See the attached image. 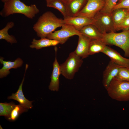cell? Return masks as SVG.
Here are the masks:
<instances>
[{
    "label": "cell",
    "mask_w": 129,
    "mask_h": 129,
    "mask_svg": "<svg viewBox=\"0 0 129 129\" xmlns=\"http://www.w3.org/2000/svg\"><path fill=\"white\" fill-rule=\"evenodd\" d=\"M121 67L111 60L109 62L103 72L102 75V84L106 90L112 80L117 75Z\"/></svg>",
    "instance_id": "obj_9"
},
{
    "label": "cell",
    "mask_w": 129,
    "mask_h": 129,
    "mask_svg": "<svg viewBox=\"0 0 129 129\" xmlns=\"http://www.w3.org/2000/svg\"><path fill=\"white\" fill-rule=\"evenodd\" d=\"M7 0H1V1L3 2L4 3L5 1H6Z\"/></svg>",
    "instance_id": "obj_30"
},
{
    "label": "cell",
    "mask_w": 129,
    "mask_h": 129,
    "mask_svg": "<svg viewBox=\"0 0 129 129\" xmlns=\"http://www.w3.org/2000/svg\"><path fill=\"white\" fill-rule=\"evenodd\" d=\"M115 78L119 80L129 81V68L121 67L117 75Z\"/></svg>",
    "instance_id": "obj_25"
},
{
    "label": "cell",
    "mask_w": 129,
    "mask_h": 129,
    "mask_svg": "<svg viewBox=\"0 0 129 129\" xmlns=\"http://www.w3.org/2000/svg\"><path fill=\"white\" fill-rule=\"evenodd\" d=\"M59 43L57 40L49 39L47 38H41L40 39H33L31 44L29 46L30 48L36 49L52 46H55Z\"/></svg>",
    "instance_id": "obj_18"
},
{
    "label": "cell",
    "mask_w": 129,
    "mask_h": 129,
    "mask_svg": "<svg viewBox=\"0 0 129 129\" xmlns=\"http://www.w3.org/2000/svg\"><path fill=\"white\" fill-rule=\"evenodd\" d=\"M39 12V9L35 4L28 6L20 0H7L4 3L0 15L3 17H6L14 14H20L32 19Z\"/></svg>",
    "instance_id": "obj_2"
},
{
    "label": "cell",
    "mask_w": 129,
    "mask_h": 129,
    "mask_svg": "<svg viewBox=\"0 0 129 129\" xmlns=\"http://www.w3.org/2000/svg\"><path fill=\"white\" fill-rule=\"evenodd\" d=\"M55 58L53 63V69L51 76V81L48 86L49 89L53 91H58L59 88V77L61 74L60 65L57 58V48H55Z\"/></svg>",
    "instance_id": "obj_10"
},
{
    "label": "cell",
    "mask_w": 129,
    "mask_h": 129,
    "mask_svg": "<svg viewBox=\"0 0 129 129\" xmlns=\"http://www.w3.org/2000/svg\"><path fill=\"white\" fill-rule=\"evenodd\" d=\"M28 109L20 104L16 105L7 118L10 120L15 121L21 113L27 111Z\"/></svg>",
    "instance_id": "obj_24"
},
{
    "label": "cell",
    "mask_w": 129,
    "mask_h": 129,
    "mask_svg": "<svg viewBox=\"0 0 129 129\" xmlns=\"http://www.w3.org/2000/svg\"><path fill=\"white\" fill-rule=\"evenodd\" d=\"M83 62L82 59L74 51L70 53L66 61L60 65L61 74L67 79H72Z\"/></svg>",
    "instance_id": "obj_5"
},
{
    "label": "cell",
    "mask_w": 129,
    "mask_h": 129,
    "mask_svg": "<svg viewBox=\"0 0 129 129\" xmlns=\"http://www.w3.org/2000/svg\"><path fill=\"white\" fill-rule=\"evenodd\" d=\"M92 24L102 34L115 32L116 30L111 13H104L99 11L94 17Z\"/></svg>",
    "instance_id": "obj_6"
},
{
    "label": "cell",
    "mask_w": 129,
    "mask_h": 129,
    "mask_svg": "<svg viewBox=\"0 0 129 129\" xmlns=\"http://www.w3.org/2000/svg\"></svg>",
    "instance_id": "obj_33"
},
{
    "label": "cell",
    "mask_w": 129,
    "mask_h": 129,
    "mask_svg": "<svg viewBox=\"0 0 129 129\" xmlns=\"http://www.w3.org/2000/svg\"><path fill=\"white\" fill-rule=\"evenodd\" d=\"M28 66V64H26L23 78L18 90L15 93H12L11 96H9L7 99L9 100L12 99L16 100L20 104L25 108L29 109L32 108L33 107L32 103L33 101H30L26 98L24 95L22 90V86L24 80L25 76Z\"/></svg>",
    "instance_id": "obj_11"
},
{
    "label": "cell",
    "mask_w": 129,
    "mask_h": 129,
    "mask_svg": "<svg viewBox=\"0 0 129 129\" xmlns=\"http://www.w3.org/2000/svg\"><path fill=\"white\" fill-rule=\"evenodd\" d=\"M64 2H67L70 1L72 0H62Z\"/></svg>",
    "instance_id": "obj_29"
},
{
    "label": "cell",
    "mask_w": 129,
    "mask_h": 129,
    "mask_svg": "<svg viewBox=\"0 0 129 129\" xmlns=\"http://www.w3.org/2000/svg\"><path fill=\"white\" fill-rule=\"evenodd\" d=\"M88 0H72L64 2L70 16H76L83 9Z\"/></svg>",
    "instance_id": "obj_16"
},
{
    "label": "cell",
    "mask_w": 129,
    "mask_h": 129,
    "mask_svg": "<svg viewBox=\"0 0 129 129\" xmlns=\"http://www.w3.org/2000/svg\"><path fill=\"white\" fill-rule=\"evenodd\" d=\"M80 33L91 39L102 40L103 34L92 24L85 26L79 31Z\"/></svg>",
    "instance_id": "obj_17"
},
{
    "label": "cell",
    "mask_w": 129,
    "mask_h": 129,
    "mask_svg": "<svg viewBox=\"0 0 129 129\" xmlns=\"http://www.w3.org/2000/svg\"><path fill=\"white\" fill-rule=\"evenodd\" d=\"M64 24L72 25L79 31L83 27L87 25L93 24V18L76 16L64 18Z\"/></svg>",
    "instance_id": "obj_12"
},
{
    "label": "cell",
    "mask_w": 129,
    "mask_h": 129,
    "mask_svg": "<svg viewBox=\"0 0 129 129\" xmlns=\"http://www.w3.org/2000/svg\"><path fill=\"white\" fill-rule=\"evenodd\" d=\"M47 7H52L59 10L64 18L70 17L65 2L62 0H53L46 2Z\"/></svg>",
    "instance_id": "obj_20"
},
{
    "label": "cell",
    "mask_w": 129,
    "mask_h": 129,
    "mask_svg": "<svg viewBox=\"0 0 129 129\" xmlns=\"http://www.w3.org/2000/svg\"><path fill=\"white\" fill-rule=\"evenodd\" d=\"M102 53L108 56L111 60L117 64L122 67L129 68V59L123 57L113 49L107 45Z\"/></svg>",
    "instance_id": "obj_13"
},
{
    "label": "cell",
    "mask_w": 129,
    "mask_h": 129,
    "mask_svg": "<svg viewBox=\"0 0 129 129\" xmlns=\"http://www.w3.org/2000/svg\"><path fill=\"white\" fill-rule=\"evenodd\" d=\"M16 105L10 102L0 103V115L8 118Z\"/></svg>",
    "instance_id": "obj_23"
},
{
    "label": "cell",
    "mask_w": 129,
    "mask_h": 129,
    "mask_svg": "<svg viewBox=\"0 0 129 129\" xmlns=\"http://www.w3.org/2000/svg\"><path fill=\"white\" fill-rule=\"evenodd\" d=\"M119 0H106L105 5L100 11L111 13L113 8Z\"/></svg>",
    "instance_id": "obj_26"
},
{
    "label": "cell",
    "mask_w": 129,
    "mask_h": 129,
    "mask_svg": "<svg viewBox=\"0 0 129 129\" xmlns=\"http://www.w3.org/2000/svg\"><path fill=\"white\" fill-rule=\"evenodd\" d=\"M106 46L102 40L91 39L88 50L89 55L102 53Z\"/></svg>",
    "instance_id": "obj_21"
},
{
    "label": "cell",
    "mask_w": 129,
    "mask_h": 129,
    "mask_svg": "<svg viewBox=\"0 0 129 129\" xmlns=\"http://www.w3.org/2000/svg\"><path fill=\"white\" fill-rule=\"evenodd\" d=\"M129 29V14L126 16L120 23L116 31L124 30Z\"/></svg>",
    "instance_id": "obj_28"
},
{
    "label": "cell",
    "mask_w": 129,
    "mask_h": 129,
    "mask_svg": "<svg viewBox=\"0 0 129 129\" xmlns=\"http://www.w3.org/2000/svg\"><path fill=\"white\" fill-rule=\"evenodd\" d=\"M0 62L3 64L2 67L0 69V78L5 77L10 73V70L11 69H16L21 67L23 61L20 58H18L14 61H6L4 60L3 57H0Z\"/></svg>",
    "instance_id": "obj_15"
},
{
    "label": "cell",
    "mask_w": 129,
    "mask_h": 129,
    "mask_svg": "<svg viewBox=\"0 0 129 129\" xmlns=\"http://www.w3.org/2000/svg\"><path fill=\"white\" fill-rule=\"evenodd\" d=\"M14 26L13 22H8L5 27L0 30V39L5 40L11 44L16 43L17 41L15 37L9 35L8 33L9 30L12 28Z\"/></svg>",
    "instance_id": "obj_22"
},
{
    "label": "cell",
    "mask_w": 129,
    "mask_h": 129,
    "mask_svg": "<svg viewBox=\"0 0 129 129\" xmlns=\"http://www.w3.org/2000/svg\"><path fill=\"white\" fill-rule=\"evenodd\" d=\"M105 0H88L85 6L76 16L93 18L104 7Z\"/></svg>",
    "instance_id": "obj_8"
},
{
    "label": "cell",
    "mask_w": 129,
    "mask_h": 129,
    "mask_svg": "<svg viewBox=\"0 0 129 129\" xmlns=\"http://www.w3.org/2000/svg\"><path fill=\"white\" fill-rule=\"evenodd\" d=\"M64 24L63 19L58 18L52 12L48 11L39 17L33 28L38 37L47 38L56 28Z\"/></svg>",
    "instance_id": "obj_1"
},
{
    "label": "cell",
    "mask_w": 129,
    "mask_h": 129,
    "mask_svg": "<svg viewBox=\"0 0 129 129\" xmlns=\"http://www.w3.org/2000/svg\"><path fill=\"white\" fill-rule=\"evenodd\" d=\"M106 90L109 96L113 99L120 102L129 101V81L114 78Z\"/></svg>",
    "instance_id": "obj_4"
},
{
    "label": "cell",
    "mask_w": 129,
    "mask_h": 129,
    "mask_svg": "<svg viewBox=\"0 0 129 129\" xmlns=\"http://www.w3.org/2000/svg\"><path fill=\"white\" fill-rule=\"evenodd\" d=\"M47 0V1H46V2H48L50 1H51L52 0Z\"/></svg>",
    "instance_id": "obj_31"
},
{
    "label": "cell",
    "mask_w": 129,
    "mask_h": 129,
    "mask_svg": "<svg viewBox=\"0 0 129 129\" xmlns=\"http://www.w3.org/2000/svg\"><path fill=\"white\" fill-rule=\"evenodd\" d=\"M111 13L116 31L117 28L120 23L129 14V10L126 9L119 8L113 10Z\"/></svg>",
    "instance_id": "obj_19"
},
{
    "label": "cell",
    "mask_w": 129,
    "mask_h": 129,
    "mask_svg": "<svg viewBox=\"0 0 129 129\" xmlns=\"http://www.w3.org/2000/svg\"><path fill=\"white\" fill-rule=\"evenodd\" d=\"M78 36L77 45L74 51L82 59L86 58L89 55L88 50L91 39L81 34Z\"/></svg>",
    "instance_id": "obj_14"
},
{
    "label": "cell",
    "mask_w": 129,
    "mask_h": 129,
    "mask_svg": "<svg viewBox=\"0 0 129 129\" xmlns=\"http://www.w3.org/2000/svg\"><path fill=\"white\" fill-rule=\"evenodd\" d=\"M118 1L113 7L112 11L119 8H124L129 10V0H119Z\"/></svg>",
    "instance_id": "obj_27"
},
{
    "label": "cell",
    "mask_w": 129,
    "mask_h": 129,
    "mask_svg": "<svg viewBox=\"0 0 129 129\" xmlns=\"http://www.w3.org/2000/svg\"><path fill=\"white\" fill-rule=\"evenodd\" d=\"M46 1H47V0H45Z\"/></svg>",
    "instance_id": "obj_32"
},
{
    "label": "cell",
    "mask_w": 129,
    "mask_h": 129,
    "mask_svg": "<svg viewBox=\"0 0 129 129\" xmlns=\"http://www.w3.org/2000/svg\"><path fill=\"white\" fill-rule=\"evenodd\" d=\"M102 40L107 45L116 46L122 49L126 57H129V29L121 32L103 34Z\"/></svg>",
    "instance_id": "obj_3"
},
{
    "label": "cell",
    "mask_w": 129,
    "mask_h": 129,
    "mask_svg": "<svg viewBox=\"0 0 129 129\" xmlns=\"http://www.w3.org/2000/svg\"><path fill=\"white\" fill-rule=\"evenodd\" d=\"M81 34L80 32L73 26L64 24L62 26L60 29L50 34L47 36V38L57 40L60 44H63L70 37L75 35L78 36Z\"/></svg>",
    "instance_id": "obj_7"
}]
</instances>
